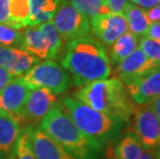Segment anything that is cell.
Here are the masks:
<instances>
[{
  "label": "cell",
  "instance_id": "6da1fadb",
  "mask_svg": "<svg viewBox=\"0 0 160 159\" xmlns=\"http://www.w3.org/2000/svg\"><path fill=\"white\" fill-rule=\"evenodd\" d=\"M61 65L70 74L73 85L79 88L95 81L108 79L113 72L105 47L92 35L66 42Z\"/></svg>",
  "mask_w": 160,
  "mask_h": 159
},
{
  "label": "cell",
  "instance_id": "7a4b0ae2",
  "mask_svg": "<svg viewBox=\"0 0 160 159\" xmlns=\"http://www.w3.org/2000/svg\"><path fill=\"white\" fill-rule=\"evenodd\" d=\"M74 96L93 110L124 124L130 122L138 109L129 96L126 86L116 77L86 84L78 89Z\"/></svg>",
  "mask_w": 160,
  "mask_h": 159
},
{
  "label": "cell",
  "instance_id": "3957f363",
  "mask_svg": "<svg viewBox=\"0 0 160 159\" xmlns=\"http://www.w3.org/2000/svg\"><path fill=\"white\" fill-rule=\"evenodd\" d=\"M40 128L77 159H98L102 149L80 131L67 112L56 103L46 115Z\"/></svg>",
  "mask_w": 160,
  "mask_h": 159
},
{
  "label": "cell",
  "instance_id": "277c9868",
  "mask_svg": "<svg viewBox=\"0 0 160 159\" xmlns=\"http://www.w3.org/2000/svg\"><path fill=\"white\" fill-rule=\"evenodd\" d=\"M60 104L67 112L80 131L103 150L117 141L124 123L86 106L73 97H64Z\"/></svg>",
  "mask_w": 160,
  "mask_h": 159
},
{
  "label": "cell",
  "instance_id": "5b68a950",
  "mask_svg": "<svg viewBox=\"0 0 160 159\" xmlns=\"http://www.w3.org/2000/svg\"><path fill=\"white\" fill-rule=\"evenodd\" d=\"M20 79L30 90L45 88L55 95H61L73 85L70 74L55 60L38 62Z\"/></svg>",
  "mask_w": 160,
  "mask_h": 159
},
{
  "label": "cell",
  "instance_id": "8992f818",
  "mask_svg": "<svg viewBox=\"0 0 160 159\" xmlns=\"http://www.w3.org/2000/svg\"><path fill=\"white\" fill-rule=\"evenodd\" d=\"M52 22L66 42L91 33L90 20L78 11L69 0H60Z\"/></svg>",
  "mask_w": 160,
  "mask_h": 159
},
{
  "label": "cell",
  "instance_id": "52a82bcc",
  "mask_svg": "<svg viewBox=\"0 0 160 159\" xmlns=\"http://www.w3.org/2000/svg\"><path fill=\"white\" fill-rule=\"evenodd\" d=\"M57 103V95L45 88L30 90L20 117V124L39 126L43 118ZM24 127V128H25Z\"/></svg>",
  "mask_w": 160,
  "mask_h": 159
},
{
  "label": "cell",
  "instance_id": "ba28073f",
  "mask_svg": "<svg viewBox=\"0 0 160 159\" xmlns=\"http://www.w3.org/2000/svg\"><path fill=\"white\" fill-rule=\"evenodd\" d=\"M133 133L145 148L160 151V121L151 106L138 107L133 115Z\"/></svg>",
  "mask_w": 160,
  "mask_h": 159
},
{
  "label": "cell",
  "instance_id": "9c48e42d",
  "mask_svg": "<svg viewBox=\"0 0 160 159\" xmlns=\"http://www.w3.org/2000/svg\"><path fill=\"white\" fill-rule=\"evenodd\" d=\"M90 28L94 38L108 48L128 31L124 16L116 12L101 13L90 19Z\"/></svg>",
  "mask_w": 160,
  "mask_h": 159
},
{
  "label": "cell",
  "instance_id": "30bf717a",
  "mask_svg": "<svg viewBox=\"0 0 160 159\" xmlns=\"http://www.w3.org/2000/svg\"><path fill=\"white\" fill-rule=\"evenodd\" d=\"M115 66L116 77H118L124 85H127L151 72L152 70L158 68L160 63L149 59L144 52L138 48L133 53Z\"/></svg>",
  "mask_w": 160,
  "mask_h": 159
},
{
  "label": "cell",
  "instance_id": "8fae6325",
  "mask_svg": "<svg viewBox=\"0 0 160 159\" xmlns=\"http://www.w3.org/2000/svg\"><path fill=\"white\" fill-rule=\"evenodd\" d=\"M125 86L135 106H149L160 93V66Z\"/></svg>",
  "mask_w": 160,
  "mask_h": 159
},
{
  "label": "cell",
  "instance_id": "7c38bea8",
  "mask_svg": "<svg viewBox=\"0 0 160 159\" xmlns=\"http://www.w3.org/2000/svg\"><path fill=\"white\" fill-rule=\"evenodd\" d=\"M36 159H77L52 140L40 126L25 127Z\"/></svg>",
  "mask_w": 160,
  "mask_h": 159
},
{
  "label": "cell",
  "instance_id": "4fadbf2b",
  "mask_svg": "<svg viewBox=\"0 0 160 159\" xmlns=\"http://www.w3.org/2000/svg\"><path fill=\"white\" fill-rule=\"evenodd\" d=\"M30 89L20 77L13 79L0 92V113L8 114L20 122L22 110Z\"/></svg>",
  "mask_w": 160,
  "mask_h": 159
},
{
  "label": "cell",
  "instance_id": "5bb4252c",
  "mask_svg": "<svg viewBox=\"0 0 160 159\" xmlns=\"http://www.w3.org/2000/svg\"><path fill=\"white\" fill-rule=\"evenodd\" d=\"M39 60L28 52L20 48L0 46V67L15 77H21Z\"/></svg>",
  "mask_w": 160,
  "mask_h": 159
},
{
  "label": "cell",
  "instance_id": "9a60e30c",
  "mask_svg": "<svg viewBox=\"0 0 160 159\" xmlns=\"http://www.w3.org/2000/svg\"><path fill=\"white\" fill-rule=\"evenodd\" d=\"M113 153L116 159H157L156 152L142 146L132 130L119 138Z\"/></svg>",
  "mask_w": 160,
  "mask_h": 159
},
{
  "label": "cell",
  "instance_id": "2e32d148",
  "mask_svg": "<svg viewBox=\"0 0 160 159\" xmlns=\"http://www.w3.org/2000/svg\"><path fill=\"white\" fill-rule=\"evenodd\" d=\"M20 49L28 52L38 60L49 59V43L38 25L26 27L22 30Z\"/></svg>",
  "mask_w": 160,
  "mask_h": 159
},
{
  "label": "cell",
  "instance_id": "e0dca14e",
  "mask_svg": "<svg viewBox=\"0 0 160 159\" xmlns=\"http://www.w3.org/2000/svg\"><path fill=\"white\" fill-rule=\"evenodd\" d=\"M22 130L18 120L8 114L0 113V156L4 158L12 153Z\"/></svg>",
  "mask_w": 160,
  "mask_h": 159
},
{
  "label": "cell",
  "instance_id": "ac0fdd59",
  "mask_svg": "<svg viewBox=\"0 0 160 159\" xmlns=\"http://www.w3.org/2000/svg\"><path fill=\"white\" fill-rule=\"evenodd\" d=\"M60 0H29L30 17L27 27L37 26L52 21Z\"/></svg>",
  "mask_w": 160,
  "mask_h": 159
},
{
  "label": "cell",
  "instance_id": "d6986e66",
  "mask_svg": "<svg viewBox=\"0 0 160 159\" xmlns=\"http://www.w3.org/2000/svg\"><path fill=\"white\" fill-rule=\"evenodd\" d=\"M139 38L131 32H125L108 49V59L112 66L117 65L138 48Z\"/></svg>",
  "mask_w": 160,
  "mask_h": 159
},
{
  "label": "cell",
  "instance_id": "ffe728a7",
  "mask_svg": "<svg viewBox=\"0 0 160 159\" xmlns=\"http://www.w3.org/2000/svg\"><path fill=\"white\" fill-rule=\"evenodd\" d=\"M122 15L127 22L128 30L138 37H145L150 26V22L146 15V11L133 3L129 2L125 6Z\"/></svg>",
  "mask_w": 160,
  "mask_h": 159
},
{
  "label": "cell",
  "instance_id": "44dd1931",
  "mask_svg": "<svg viewBox=\"0 0 160 159\" xmlns=\"http://www.w3.org/2000/svg\"><path fill=\"white\" fill-rule=\"evenodd\" d=\"M30 17L29 0H11L9 1V23L8 25L22 30L27 27Z\"/></svg>",
  "mask_w": 160,
  "mask_h": 159
},
{
  "label": "cell",
  "instance_id": "7402d4cb",
  "mask_svg": "<svg viewBox=\"0 0 160 159\" xmlns=\"http://www.w3.org/2000/svg\"><path fill=\"white\" fill-rule=\"evenodd\" d=\"M39 29L42 30L43 35L46 36V38L49 43V59L48 60H55L59 57L61 51L63 49V39L59 32L57 31V29L54 26L53 22H47L43 24H40Z\"/></svg>",
  "mask_w": 160,
  "mask_h": 159
},
{
  "label": "cell",
  "instance_id": "603a6c76",
  "mask_svg": "<svg viewBox=\"0 0 160 159\" xmlns=\"http://www.w3.org/2000/svg\"><path fill=\"white\" fill-rule=\"evenodd\" d=\"M69 2L89 20L101 13L110 12L105 0H69Z\"/></svg>",
  "mask_w": 160,
  "mask_h": 159
},
{
  "label": "cell",
  "instance_id": "cb8c5ba5",
  "mask_svg": "<svg viewBox=\"0 0 160 159\" xmlns=\"http://www.w3.org/2000/svg\"><path fill=\"white\" fill-rule=\"evenodd\" d=\"M9 159H36L29 135L25 128H23L12 153L9 154Z\"/></svg>",
  "mask_w": 160,
  "mask_h": 159
},
{
  "label": "cell",
  "instance_id": "d4e9b609",
  "mask_svg": "<svg viewBox=\"0 0 160 159\" xmlns=\"http://www.w3.org/2000/svg\"><path fill=\"white\" fill-rule=\"evenodd\" d=\"M22 30L17 29L5 23H0V46L9 47V48H20L22 39Z\"/></svg>",
  "mask_w": 160,
  "mask_h": 159
},
{
  "label": "cell",
  "instance_id": "484cf974",
  "mask_svg": "<svg viewBox=\"0 0 160 159\" xmlns=\"http://www.w3.org/2000/svg\"><path fill=\"white\" fill-rule=\"evenodd\" d=\"M138 48L149 59L160 63V40L142 37L138 42Z\"/></svg>",
  "mask_w": 160,
  "mask_h": 159
},
{
  "label": "cell",
  "instance_id": "4316f807",
  "mask_svg": "<svg viewBox=\"0 0 160 159\" xmlns=\"http://www.w3.org/2000/svg\"><path fill=\"white\" fill-rule=\"evenodd\" d=\"M130 2V0H105L107 8L110 12L122 13L125 6Z\"/></svg>",
  "mask_w": 160,
  "mask_h": 159
},
{
  "label": "cell",
  "instance_id": "83f0119b",
  "mask_svg": "<svg viewBox=\"0 0 160 159\" xmlns=\"http://www.w3.org/2000/svg\"><path fill=\"white\" fill-rule=\"evenodd\" d=\"M9 1L11 0H0V23H9Z\"/></svg>",
  "mask_w": 160,
  "mask_h": 159
},
{
  "label": "cell",
  "instance_id": "f1b7e54d",
  "mask_svg": "<svg viewBox=\"0 0 160 159\" xmlns=\"http://www.w3.org/2000/svg\"><path fill=\"white\" fill-rule=\"evenodd\" d=\"M146 15H147V18L149 20L150 24L160 22V3L157 5H155L154 7L147 9V11H146Z\"/></svg>",
  "mask_w": 160,
  "mask_h": 159
},
{
  "label": "cell",
  "instance_id": "f546056e",
  "mask_svg": "<svg viewBox=\"0 0 160 159\" xmlns=\"http://www.w3.org/2000/svg\"><path fill=\"white\" fill-rule=\"evenodd\" d=\"M13 79H16L15 77H12L8 70L0 67V92L4 89V88L12 82Z\"/></svg>",
  "mask_w": 160,
  "mask_h": 159
},
{
  "label": "cell",
  "instance_id": "4dcf8cb0",
  "mask_svg": "<svg viewBox=\"0 0 160 159\" xmlns=\"http://www.w3.org/2000/svg\"><path fill=\"white\" fill-rule=\"evenodd\" d=\"M145 37L160 40V22L150 24L149 28H148V31H147V33H146Z\"/></svg>",
  "mask_w": 160,
  "mask_h": 159
},
{
  "label": "cell",
  "instance_id": "1f68e13d",
  "mask_svg": "<svg viewBox=\"0 0 160 159\" xmlns=\"http://www.w3.org/2000/svg\"><path fill=\"white\" fill-rule=\"evenodd\" d=\"M131 3L138 5V7H141L145 11H147L149 8L154 7L155 5H157L160 3V0H130Z\"/></svg>",
  "mask_w": 160,
  "mask_h": 159
},
{
  "label": "cell",
  "instance_id": "d6a6232c",
  "mask_svg": "<svg viewBox=\"0 0 160 159\" xmlns=\"http://www.w3.org/2000/svg\"><path fill=\"white\" fill-rule=\"evenodd\" d=\"M150 106H151L153 112L155 113L156 117H157L158 120L160 121V93L155 97V99L150 103Z\"/></svg>",
  "mask_w": 160,
  "mask_h": 159
},
{
  "label": "cell",
  "instance_id": "836d02e7",
  "mask_svg": "<svg viewBox=\"0 0 160 159\" xmlns=\"http://www.w3.org/2000/svg\"><path fill=\"white\" fill-rule=\"evenodd\" d=\"M156 155H157V159H160V151L156 152Z\"/></svg>",
  "mask_w": 160,
  "mask_h": 159
},
{
  "label": "cell",
  "instance_id": "e575fe53",
  "mask_svg": "<svg viewBox=\"0 0 160 159\" xmlns=\"http://www.w3.org/2000/svg\"><path fill=\"white\" fill-rule=\"evenodd\" d=\"M0 159H3V157H2V156H0Z\"/></svg>",
  "mask_w": 160,
  "mask_h": 159
}]
</instances>
